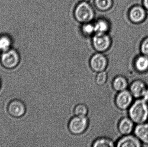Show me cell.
<instances>
[{"label":"cell","instance_id":"obj_1","mask_svg":"<svg viewBox=\"0 0 148 147\" xmlns=\"http://www.w3.org/2000/svg\"><path fill=\"white\" fill-rule=\"evenodd\" d=\"M128 110L129 117L135 124H140L147 121L148 103L144 99H136Z\"/></svg>","mask_w":148,"mask_h":147},{"label":"cell","instance_id":"obj_2","mask_svg":"<svg viewBox=\"0 0 148 147\" xmlns=\"http://www.w3.org/2000/svg\"><path fill=\"white\" fill-rule=\"evenodd\" d=\"M95 9L88 2H80L74 9L75 19L82 24L92 22L95 19Z\"/></svg>","mask_w":148,"mask_h":147},{"label":"cell","instance_id":"obj_3","mask_svg":"<svg viewBox=\"0 0 148 147\" xmlns=\"http://www.w3.org/2000/svg\"><path fill=\"white\" fill-rule=\"evenodd\" d=\"M92 44L97 51L103 53L110 48L112 45V39L108 33H95L92 36Z\"/></svg>","mask_w":148,"mask_h":147},{"label":"cell","instance_id":"obj_4","mask_svg":"<svg viewBox=\"0 0 148 147\" xmlns=\"http://www.w3.org/2000/svg\"><path fill=\"white\" fill-rule=\"evenodd\" d=\"M88 126V120L86 117L75 116L69 121L68 127L72 134L78 135L84 133Z\"/></svg>","mask_w":148,"mask_h":147},{"label":"cell","instance_id":"obj_5","mask_svg":"<svg viewBox=\"0 0 148 147\" xmlns=\"http://www.w3.org/2000/svg\"><path fill=\"white\" fill-rule=\"evenodd\" d=\"M147 11L142 5H134L130 9L128 13L130 21L135 24L144 22L147 18Z\"/></svg>","mask_w":148,"mask_h":147},{"label":"cell","instance_id":"obj_6","mask_svg":"<svg viewBox=\"0 0 148 147\" xmlns=\"http://www.w3.org/2000/svg\"><path fill=\"white\" fill-rule=\"evenodd\" d=\"M1 63L2 65L8 69L16 67L20 61V57L16 51L10 49L3 52L1 55Z\"/></svg>","mask_w":148,"mask_h":147},{"label":"cell","instance_id":"obj_7","mask_svg":"<svg viewBox=\"0 0 148 147\" xmlns=\"http://www.w3.org/2000/svg\"><path fill=\"white\" fill-rule=\"evenodd\" d=\"M134 98L129 90L126 89L120 91L116 96V105L121 110L128 109L133 103Z\"/></svg>","mask_w":148,"mask_h":147},{"label":"cell","instance_id":"obj_8","mask_svg":"<svg viewBox=\"0 0 148 147\" xmlns=\"http://www.w3.org/2000/svg\"><path fill=\"white\" fill-rule=\"evenodd\" d=\"M108 60L107 57L102 53L98 52L94 54L90 60V68L94 71H103L107 67Z\"/></svg>","mask_w":148,"mask_h":147},{"label":"cell","instance_id":"obj_9","mask_svg":"<svg viewBox=\"0 0 148 147\" xmlns=\"http://www.w3.org/2000/svg\"><path fill=\"white\" fill-rule=\"evenodd\" d=\"M24 104L19 100L11 101L8 106V111L10 115L15 117H20L23 116L26 112Z\"/></svg>","mask_w":148,"mask_h":147},{"label":"cell","instance_id":"obj_10","mask_svg":"<svg viewBox=\"0 0 148 147\" xmlns=\"http://www.w3.org/2000/svg\"><path fill=\"white\" fill-rule=\"evenodd\" d=\"M147 87L144 81L137 79L131 83L129 90L134 98L139 99L142 98Z\"/></svg>","mask_w":148,"mask_h":147},{"label":"cell","instance_id":"obj_11","mask_svg":"<svg viewBox=\"0 0 148 147\" xmlns=\"http://www.w3.org/2000/svg\"><path fill=\"white\" fill-rule=\"evenodd\" d=\"M142 143L134 135L130 134L123 135L116 143L118 147H140Z\"/></svg>","mask_w":148,"mask_h":147},{"label":"cell","instance_id":"obj_12","mask_svg":"<svg viewBox=\"0 0 148 147\" xmlns=\"http://www.w3.org/2000/svg\"><path fill=\"white\" fill-rule=\"evenodd\" d=\"M135 123L129 117H125L121 119L118 123V129L120 133L123 135L131 134L134 133Z\"/></svg>","mask_w":148,"mask_h":147},{"label":"cell","instance_id":"obj_13","mask_svg":"<svg viewBox=\"0 0 148 147\" xmlns=\"http://www.w3.org/2000/svg\"><path fill=\"white\" fill-rule=\"evenodd\" d=\"M134 133L143 144L148 145V123L136 124Z\"/></svg>","mask_w":148,"mask_h":147},{"label":"cell","instance_id":"obj_14","mask_svg":"<svg viewBox=\"0 0 148 147\" xmlns=\"http://www.w3.org/2000/svg\"><path fill=\"white\" fill-rule=\"evenodd\" d=\"M135 69L138 72L144 73L148 71V57L141 54L136 58L134 62Z\"/></svg>","mask_w":148,"mask_h":147},{"label":"cell","instance_id":"obj_15","mask_svg":"<svg viewBox=\"0 0 148 147\" xmlns=\"http://www.w3.org/2000/svg\"><path fill=\"white\" fill-rule=\"evenodd\" d=\"M95 33H108L110 29V23L107 19L100 18L94 22Z\"/></svg>","mask_w":148,"mask_h":147},{"label":"cell","instance_id":"obj_16","mask_svg":"<svg viewBox=\"0 0 148 147\" xmlns=\"http://www.w3.org/2000/svg\"><path fill=\"white\" fill-rule=\"evenodd\" d=\"M112 85L115 90L120 92L127 89L128 86V82L125 77L118 76L114 79Z\"/></svg>","mask_w":148,"mask_h":147},{"label":"cell","instance_id":"obj_17","mask_svg":"<svg viewBox=\"0 0 148 147\" xmlns=\"http://www.w3.org/2000/svg\"><path fill=\"white\" fill-rule=\"evenodd\" d=\"M94 3L97 9L105 12L112 8L114 1L113 0H94Z\"/></svg>","mask_w":148,"mask_h":147},{"label":"cell","instance_id":"obj_18","mask_svg":"<svg viewBox=\"0 0 148 147\" xmlns=\"http://www.w3.org/2000/svg\"><path fill=\"white\" fill-rule=\"evenodd\" d=\"M81 31L85 36H93L95 33L94 23L89 22L83 23L81 27Z\"/></svg>","mask_w":148,"mask_h":147},{"label":"cell","instance_id":"obj_19","mask_svg":"<svg viewBox=\"0 0 148 147\" xmlns=\"http://www.w3.org/2000/svg\"><path fill=\"white\" fill-rule=\"evenodd\" d=\"M92 146L94 147H114V144L110 139L101 138L97 139L93 143Z\"/></svg>","mask_w":148,"mask_h":147},{"label":"cell","instance_id":"obj_20","mask_svg":"<svg viewBox=\"0 0 148 147\" xmlns=\"http://www.w3.org/2000/svg\"><path fill=\"white\" fill-rule=\"evenodd\" d=\"M88 112V107L85 104H79L75 106L74 113L75 116L86 117Z\"/></svg>","mask_w":148,"mask_h":147},{"label":"cell","instance_id":"obj_21","mask_svg":"<svg viewBox=\"0 0 148 147\" xmlns=\"http://www.w3.org/2000/svg\"><path fill=\"white\" fill-rule=\"evenodd\" d=\"M11 44V40L8 36L0 37V51L3 52L9 50Z\"/></svg>","mask_w":148,"mask_h":147},{"label":"cell","instance_id":"obj_22","mask_svg":"<svg viewBox=\"0 0 148 147\" xmlns=\"http://www.w3.org/2000/svg\"><path fill=\"white\" fill-rule=\"evenodd\" d=\"M108 79V74L107 72L103 71L98 72L95 77V83L99 86H102L105 84Z\"/></svg>","mask_w":148,"mask_h":147},{"label":"cell","instance_id":"obj_23","mask_svg":"<svg viewBox=\"0 0 148 147\" xmlns=\"http://www.w3.org/2000/svg\"><path fill=\"white\" fill-rule=\"evenodd\" d=\"M141 54L148 57V36L144 38L140 45Z\"/></svg>","mask_w":148,"mask_h":147},{"label":"cell","instance_id":"obj_24","mask_svg":"<svg viewBox=\"0 0 148 147\" xmlns=\"http://www.w3.org/2000/svg\"><path fill=\"white\" fill-rule=\"evenodd\" d=\"M143 99H144L145 101L148 103V87H147L145 92H144V95L143 97Z\"/></svg>","mask_w":148,"mask_h":147},{"label":"cell","instance_id":"obj_25","mask_svg":"<svg viewBox=\"0 0 148 147\" xmlns=\"http://www.w3.org/2000/svg\"><path fill=\"white\" fill-rule=\"evenodd\" d=\"M142 5L148 11V0H142Z\"/></svg>","mask_w":148,"mask_h":147},{"label":"cell","instance_id":"obj_26","mask_svg":"<svg viewBox=\"0 0 148 147\" xmlns=\"http://www.w3.org/2000/svg\"><path fill=\"white\" fill-rule=\"evenodd\" d=\"M79 1H80V2H88L90 0H79Z\"/></svg>","mask_w":148,"mask_h":147},{"label":"cell","instance_id":"obj_27","mask_svg":"<svg viewBox=\"0 0 148 147\" xmlns=\"http://www.w3.org/2000/svg\"><path fill=\"white\" fill-rule=\"evenodd\" d=\"M0 85H1V82H0Z\"/></svg>","mask_w":148,"mask_h":147}]
</instances>
